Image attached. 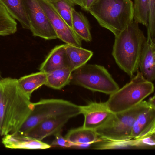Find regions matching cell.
Here are the masks:
<instances>
[{"instance_id":"6da1fadb","label":"cell","mask_w":155,"mask_h":155,"mask_svg":"<svg viewBox=\"0 0 155 155\" xmlns=\"http://www.w3.org/2000/svg\"><path fill=\"white\" fill-rule=\"evenodd\" d=\"M32 106L17 79L7 77L0 80V136L17 132L31 113Z\"/></svg>"},{"instance_id":"7a4b0ae2","label":"cell","mask_w":155,"mask_h":155,"mask_svg":"<svg viewBox=\"0 0 155 155\" xmlns=\"http://www.w3.org/2000/svg\"><path fill=\"white\" fill-rule=\"evenodd\" d=\"M147 41L139 24L134 21L115 36L113 57L119 68L130 77L139 70L142 51Z\"/></svg>"},{"instance_id":"3957f363","label":"cell","mask_w":155,"mask_h":155,"mask_svg":"<svg viewBox=\"0 0 155 155\" xmlns=\"http://www.w3.org/2000/svg\"><path fill=\"white\" fill-rule=\"evenodd\" d=\"M88 12L115 36L134 21L132 0H96Z\"/></svg>"},{"instance_id":"277c9868","label":"cell","mask_w":155,"mask_h":155,"mask_svg":"<svg viewBox=\"0 0 155 155\" xmlns=\"http://www.w3.org/2000/svg\"><path fill=\"white\" fill-rule=\"evenodd\" d=\"M154 89L153 82L147 81L138 71L130 82L110 95L106 103L114 113L127 111L143 102Z\"/></svg>"},{"instance_id":"5b68a950","label":"cell","mask_w":155,"mask_h":155,"mask_svg":"<svg viewBox=\"0 0 155 155\" xmlns=\"http://www.w3.org/2000/svg\"><path fill=\"white\" fill-rule=\"evenodd\" d=\"M81 114V106L62 99H43L33 103L32 109L22 125L14 134L25 135L31 129L44 120L61 115L73 117Z\"/></svg>"},{"instance_id":"8992f818","label":"cell","mask_w":155,"mask_h":155,"mask_svg":"<svg viewBox=\"0 0 155 155\" xmlns=\"http://www.w3.org/2000/svg\"><path fill=\"white\" fill-rule=\"evenodd\" d=\"M70 83L109 95L119 89L108 71L97 64H86L74 71Z\"/></svg>"},{"instance_id":"52a82bcc","label":"cell","mask_w":155,"mask_h":155,"mask_svg":"<svg viewBox=\"0 0 155 155\" xmlns=\"http://www.w3.org/2000/svg\"><path fill=\"white\" fill-rule=\"evenodd\" d=\"M150 105L143 101L135 107L124 112L114 113L108 122L95 132L104 140L128 141L132 139V128L137 116Z\"/></svg>"},{"instance_id":"ba28073f","label":"cell","mask_w":155,"mask_h":155,"mask_svg":"<svg viewBox=\"0 0 155 155\" xmlns=\"http://www.w3.org/2000/svg\"><path fill=\"white\" fill-rule=\"evenodd\" d=\"M34 36L46 40L58 38L45 12L37 0H24Z\"/></svg>"},{"instance_id":"9c48e42d","label":"cell","mask_w":155,"mask_h":155,"mask_svg":"<svg viewBox=\"0 0 155 155\" xmlns=\"http://www.w3.org/2000/svg\"><path fill=\"white\" fill-rule=\"evenodd\" d=\"M48 16L58 38L65 44L82 46V40L74 33L71 27L57 12L51 0H37Z\"/></svg>"},{"instance_id":"30bf717a","label":"cell","mask_w":155,"mask_h":155,"mask_svg":"<svg viewBox=\"0 0 155 155\" xmlns=\"http://www.w3.org/2000/svg\"><path fill=\"white\" fill-rule=\"evenodd\" d=\"M114 113L108 109L106 102H92L81 106V114L84 116L83 126L96 131L104 125Z\"/></svg>"},{"instance_id":"8fae6325","label":"cell","mask_w":155,"mask_h":155,"mask_svg":"<svg viewBox=\"0 0 155 155\" xmlns=\"http://www.w3.org/2000/svg\"><path fill=\"white\" fill-rule=\"evenodd\" d=\"M72 117L69 115H61L44 120L27 132L25 136L42 141L61 131L65 124Z\"/></svg>"},{"instance_id":"7c38bea8","label":"cell","mask_w":155,"mask_h":155,"mask_svg":"<svg viewBox=\"0 0 155 155\" xmlns=\"http://www.w3.org/2000/svg\"><path fill=\"white\" fill-rule=\"evenodd\" d=\"M155 131V109L150 104L136 118L132 128V139H143L153 135Z\"/></svg>"},{"instance_id":"4fadbf2b","label":"cell","mask_w":155,"mask_h":155,"mask_svg":"<svg viewBox=\"0 0 155 155\" xmlns=\"http://www.w3.org/2000/svg\"><path fill=\"white\" fill-rule=\"evenodd\" d=\"M2 143L5 147L10 149H45L51 147L42 141L15 134L4 136Z\"/></svg>"},{"instance_id":"5bb4252c","label":"cell","mask_w":155,"mask_h":155,"mask_svg":"<svg viewBox=\"0 0 155 155\" xmlns=\"http://www.w3.org/2000/svg\"><path fill=\"white\" fill-rule=\"evenodd\" d=\"M65 67H70V63L65 50V45H61L55 46L51 50L41 64L39 70L48 73Z\"/></svg>"},{"instance_id":"9a60e30c","label":"cell","mask_w":155,"mask_h":155,"mask_svg":"<svg viewBox=\"0 0 155 155\" xmlns=\"http://www.w3.org/2000/svg\"><path fill=\"white\" fill-rule=\"evenodd\" d=\"M65 137L73 144V147L80 148L90 147L101 140L95 131L83 126L70 130Z\"/></svg>"},{"instance_id":"2e32d148","label":"cell","mask_w":155,"mask_h":155,"mask_svg":"<svg viewBox=\"0 0 155 155\" xmlns=\"http://www.w3.org/2000/svg\"><path fill=\"white\" fill-rule=\"evenodd\" d=\"M138 71L147 81H155V43L147 41L143 47Z\"/></svg>"},{"instance_id":"e0dca14e","label":"cell","mask_w":155,"mask_h":155,"mask_svg":"<svg viewBox=\"0 0 155 155\" xmlns=\"http://www.w3.org/2000/svg\"><path fill=\"white\" fill-rule=\"evenodd\" d=\"M8 13L15 21H18L22 27L30 30V24L24 0H0Z\"/></svg>"},{"instance_id":"ac0fdd59","label":"cell","mask_w":155,"mask_h":155,"mask_svg":"<svg viewBox=\"0 0 155 155\" xmlns=\"http://www.w3.org/2000/svg\"><path fill=\"white\" fill-rule=\"evenodd\" d=\"M65 50L70 63V67L73 72L86 64L93 56L92 51L76 46L65 44Z\"/></svg>"},{"instance_id":"d6986e66","label":"cell","mask_w":155,"mask_h":155,"mask_svg":"<svg viewBox=\"0 0 155 155\" xmlns=\"http://www.w3.org/2000/svg\"><path fill=\"white\" fill-rule=\"evenodd\" d=\"M17 80L20 88L26 96L31 98L32 94L35 91L43 85H45L47 81V73L40 71L25 76Z\"/></svg>"},{"instance_id":"ffe728a7","label":"cell","mask_w":155,"mask_h":155,"mask_svg":"<svg viewBox=\"0 0 155 155\" xmlns=\"http://www.w3.org/2000/svg\"><path fill=\"white\" fill-rule=\"evenodd\" d=\"M72 73L70 67H64L48 73L45 85L55 90H61L70 84Z\"/></svg>"},{"instance_id":"44dd1931","label":"cell","mask_w":155,"mask_h":155,"mask_svg":"<svg viewBox=\"0 0 155 155\" xmlns=\"http://www.w3.org/2000/svg\"><path fill=\"white\" fill-rule=\"evenodd\" d=\"M72 29L82 41L86 42L92 41L91 29L87 18L81 12L75 9L72 14Z\"/></svg>"},{"instance_id":"7402d4cb","label":"cell","mask_w":155,"mask_h":155,"mask_svg":"<svg viewBox=\"0 0 155 155\" xmlns=\"http://www.w3.org/2000/svg\"><path fill=\"white\" fill-rule=\"evenodd\" d=\"M150 16V0H134V21L147 28Z\"/></svg>"},{"instance_id":"603a6c76","label":"cell","mask_w":155,"mask_h":155,"mask_svg":"<svg viewBox=\"0 0 155 155\" xmlns=\"http://www.w3.org/2000/svg\"><path fill=\"white\" fill-rule=\"evenodd\" d=\"M17 31L16 21L8 13L0 3V36L14 34Z\"/></svg>"},{"instance_id":"cb8c5ba5","label":"cell","mask_w":155,"mask_h":155,"mask_svg":"<svg viewBox=\"0 0 155 155\" xmlns=\"http://www.w3.org/2000/svg\"><path fill=\"white\" fill-rule=\"evenodd\" d=\"M57 12L72 28V14L75 5L71 0H51Z\"/></svg>"},{"instance_id":"d4e9b609","label":"cell","mask_w":155,"mask_h":155,"mask_svg":"<svg viewBox=\"0 0 155 155\" xmlns=\"http://www.w3.org/2000/svg\"><path fill=\"white\" fill-rule=\"evenodd\" d=\"M147 38L148 42H154L155 39V0H150V16Z\"/></svg>"},{"instance_id":"484cf974","label":"cell","mask_w":155,"mask_h":155,"mask_svg":"<svg viewBox=\"0 0 155 155\" xmlns=\"http://www.w3.org/2000/svg\"><path fill=\"white\" fill-rule=\"evenodd\" d=\"M61 131L58 132L54 135L55 136V138L52 143V146L61 147L66 148L73 147V144L70 142L68 139H66L65 136L63 137L62 136Z\"/></svg>"},{"instance_id":"4316f807","label":"cell","mask_w":155,"mask_h":155,"mask_svg":"<svg viewBox=\"0 0 155 155\" xmlns=\"http://www.w3.org/2000/svg\"><path fill=\"white\" fill-rule=\"evenodd\" d=\"M96 1V0H84L83 5L81 8L84 11L88 12L91 6L93 5Z\"/></svg>"},{"instance_id":"83f0119b","label":"cell","mask_w":155,"mask_h":155,"mask_svg":"<svg viewBox=\"0 0 155 155\" xmlns=\"http://www.w3.org/2000/svg\"><path fill=\"white\" fill-rule=\"evenodd\" d=\"M71 1L75 5H79L80 7H82L84 0H71Z\"/></svg>"},{"instance_id":"f1b7e54d","label":"cell","mask_w":155,"mask_h":155,"mask_svg":"<svg viewBox=\"0 0 155 155\" xmlns=\"http://www.w3.org/2000/svg\"><path fill=\"white\" fill-rule=\"evenodd\" d=\"M150 104L155 109V95L152 98H150L149 101Z\"/></svg>"},{"instance_id":"f546056e","label":"cell","mask_w":155,"mask_h":155,"mask_svg":"<svg viewBox=\"0 0 155 155\" xmlns=\"http://www.w3.org/2000/svg\"><path fill=\"white\" fill-rule=\"evenodd\" d=\"M2 73L1 71H0V80H2Z\"/></svg>"},{"instance_id":"4dcf8cb0","label":"cell","mask_w":155,"mask_h":155,"mask_svg":"<svg viewBox=\"0 0 155 155\" xmlns=\"http://www.w3.org/2000/svg\"><path fill=\"white\" fill-rule=\"evenodd\" d=\"M153 134H154L155 135V131H154V132Z\"/></svg>"},{"instance_id":"1f68e13d","label":"cell","mask_w":155,"mask_h":155,"mask_svg":"<svg viewBox=\"0 0 155 155\" xmlns=\"http://www.w3.org/2000/svg\"><path fill=\"white\" fill-rule=\"evenodd\" d=\"M154 42L155 43V39H154Z\"/></svg>"}]
</instances>
